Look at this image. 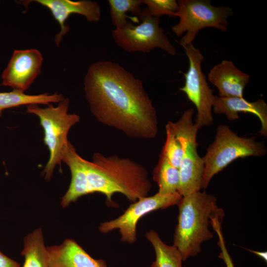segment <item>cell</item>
Masks as SVG:
<instances>
[{
	"label": "cell",
	"instance_id": "obj_1",
	"mask_svg": "<svg viewBox=\"0 0 267 267\" xmlns=\"http://www.w3.org/2000/svg\"><path fill=\"white\" fill-rule=\"evenodd\" d=\"M84 90L90 111L99 122L133 138L150 139L157 135L156 111L142 82L119 64H91Z\"/></svg>",
	"mask_w": 267,
	"mask_h": 267
},
{
	"label": "cell",
	"instance_id": "obj_2",
	"mask_svg": "<svg viewBox=\"0 0 267 267\" xmlns=\"http://www.w3.org/2000/svg\"><path fill=\"white\" fill-rule=\"evenodd\" d=\"M64 163L71 174L65 193L66 198L71 202H74L84 195L98 192L105 195L110 205H115L112 196L116 193L123 194L134 203L147 197L152 187L145 167L129 158L115 155L105 156L96 152L89 161L73 151L67 156Z\"/></svg>",
	"mask_w": 267,
	"mask_h": 267
},
{
	"label": "cell",
	"instance_id": "obj_3",
	"mask_svg": "<svg viewBox=\"0 0 267 267\" xmlns=\"http://www.w3.org/2000/svg\"><path fill=\"white\" fill-rule=\"evenodd\" d=\"M177 205L179 213L173 245L184 261L197 256L201 244L213 238L209 228L212 219L223 218L224 213L218 207L215 196L200 191L182 196Z\"/></svg>",
	"mask_w": 267,
	"mask_h": 267
},
{
	"label": "cell",
	"instance_id": "obj_4",
	"mask_svg": "<svg viewBox=\"0 0 267 267\" xmlns=\"http://www.w3.org/2000/svg\"><path fill=\"white\" fill-rule=\"evenodd\" d=\"M266 153L264 142L256 141L254 136H239L228 126L220 125L214 141L203 157L204 170L201 189H206L213 177L235 160L250 156L262 157Z\"/></svg>",
	"mask_w": 267,
	"mask_h": 267
},
{
	"label": "cell",
	"instance_id": "obj_5",
	"mask_svg": "<svg viewBox=\"0 0 267 267\" xmlns=\"http://www.w3.org/2000/svg\"><path fill=\"white\" fill-rule=\"evenodd\" d=\"M69 103V99L64 98L56 107L51 104L45 108L36 104L27 106V112L39 117L44 130V142L49 153L43 171L47 180H50L56 166L61 165L64 152L70 142L67 138L70 130L80 121L78 115L68 113Z\"/></svg>",
	"mask_w": 267,
	"mask_h": 267
},
{
	"label": "cell",
	"instance_id": "obj_6",
	"mask_svg": "<svg viewBox=\"0 0 267 267\" xmlns=\"http://www.w3.org/2000/svg\"><path fill=\"white\" fill-rule=\"evenodd\" d=\"M177 2L179 8L177 17L179 21L171 30L178 37L185 33L179 42L182 47L192 44L199 31L205 28L226 31L227 18L233 14L231 8L213 6L210 0H178Z\"/></svg>",
	"mask_w": 267,
	"mask_h": 267
},
{
	"label": "cell",
	"instance_id": "obj_7",
	"mask_svg": "<svg viewBox=\"0 0 267 267\" xmlns=\"http://www.w3.org/2000/svg\"><path fill=\"white\" fill-rule=\"evenodd\" d=\"M193 112V108L188 109L178 121L168 122L182 149L178 191L181 196L200 191L204 170L203 158L197 152L196 138L199 129L192 121Z\"/></svg>",
	"mask_w": 267,
	"mask_h": 267
},
{
	"label": "cell",
	"instance_id": "obj_8",
	"mask_svg": "<svg viewBox=\"0 0 267 267\" xmlns=\"http://www.w3.org/2000/svg\"><path fill=\"white\" fill-rule=\"evenodd\" d=\"M141 22L136 25L129 21L122 27L111 32L115 43L129 52H149L159 48L169 54H176V50L159 25V18L151 16L146 7L138 16Z\"/></svg>",
	"mask_w": 267,
	"mask_h": 267
},
{
	"label": "cell",
	"instance_id": "obj_9",
	"mask_svg": "<svg viewBox=\"0 0 267 267\" xmlns=\"http://www.w3.org/2000/svg\"><path fill=\"white\" fill-rule=\"evenodd\" d=\"M189 60L187 71L183 74L184 86L179 88L195 106L197 114L195 125L198 129L213 124V105L215 95L202 71L204 56L192 44L183 47Z\"/></svg>",
	"mask_w": 267,
	"mask_h": 267
},
{
	"label": "cell",
	"instance_id": "obj_10",
	"mask_svg": "<svg viewBox=\"0 0 267 267\" xmlns=\"http://www.w3.org/2000/svg\"><path fill=\"white\" fill-rule=\"evenodd\" d=\"M181 197L177 192L170 194L157 192L153 196L141 198L116 219L101 223L99 230L101 233H107L118 229L121 241L133 244L136 241V225L140 219L152 211L177 205Z\"/></svg>",
	"mask_w": 267,
	"mask_h": 267
},
{
	"label": "cell",
	"instance_id": "obj_11",
	"mask_svg": "<svg viewBox=\"0 0 267 267\" xmlns=\"http://www.w3.org/2000/svg\"><path fill=\"white\" fill-rule=\"evenodd\" d=\"M43 57L36 49H16L1 75V85L24 92L41 74Z\"/></svg>",
	"mask_w": 267,
	"mask_h": 267
},
{
	"label": "cell",
	"instance_id": "obj_12",
	"mask_svg": "<svg viewBox=\"0 0 267 267\" xmlns=\"http://www.w3.org/2000/svg\"><path fill=\"white\" fill-rule=\"evenodd\" d=\"M46 7L58 23L60 31L55 35L54 42L57 46L61 43L63 37L69 31L70 27L66 23L69 16L78 14L85 17L89 22H98L101 18L100 8L96 1L89 0L73 1L71 0H32Z\"/></svg>",
	"mask_w": 267,
	"mask_h": 267
},
{
	"label": "cell",
	"instance_id": "obj_13",
	"mask_svg": "<svg viewBox=\"0 0 267 267\" xmlns=\"http://www.w3.org/2000/svg\"><path fill=\"white\" fill-rule=\"evenodd\" d=\"M49 267H107L102 259H94L75 240L67 238L60 245L47 247Z\"/></svg>",
	"mask_w": 267,
	"mask_h": 267
},
{
	"label": "cell",
	"instance_id": "obj_14",
	"mask_svg": "<svg viewBox=\"0 0 267 267\" xmlns=\"http://www.w3.org/2000/svg\"><path fill=\"white\" fill-rule=\"evenodd\" d=\"M209 81L218 89L219 96L243 97L250 76L239 70L230 61L222 60L208 75Z\"/></svg>",
	"mask_w": 267,
	"mask_h": 267
},
{
	"label": "cell",
	"instance_id": "obj_15",
	"mask_svg": "<svg viewBox=\"0 0 267 267\" xmlns=\"http://www.w3.org/2000/svg\"><path fill=\"white\" fill-rule=\"evenodd\" d=\"M213 111L215 114H224L229 121L239 119L238 114L248 113L256 115L260 120L261 128L259 133L267 136V104L262 99L250 102L243 97H225L215 95Z\"/></svg>",
	"mask_w": 267,
	"mask_h": 267
},
{
	"label": "cell",
	"instance_id": "obj_16",
	"mask_svg": "<svg viewBox=\"0 0 267 267\" xmlns=\"http://www.w3.org/2000/svg\"><path fill=\"white\" fill-rule=\"evenodd\" d=\"M21 254L24 257L23 267H49L48 251L41 228L24 237V248Z\"/></svg>",
	"mask_w": 267,
	"mask_h": 267
},
{
	"label": "cell",
	"instance_id": "obj_17",
	"mask_svg": "<svg viewBox=\"0 0 267 267\" xmlns=\"http://www.w3.org/2000/svg\"><path fill=\"white\" fill-rule=\"evenodd\" d=\"M64 98L62 94L57 92L51 94L44 93L31 95L13 89L9 92H0V112L8 108L23 105L28 106L32 104L48 105L51 103H59Z\"/></svg>",
	"mask_w": 267,
	"mask_h": 267
},
{
	"label": "cell",
	"instance_id": "obj_18",
	"mask_svg": "<svg viewBox=\"0 0 267 267\" xmlns=\"http://www.w3.org/2000/svg\"><path fill=\"white\" fill-rule=\"evenodd\" d=\"M145 237L154 247L156 254L151 267H182V256L175 246L165 243L152 229L145 234Z\"/></svg>",
	"mask_w": 267,
	"mask_h": 267
},
{
	"label": "cell",
	"instance_id": "obj_19",
	"mask_svg": "<svg viewBox=\"0 0 267 267\" xmlns=\"http://www.w3.org/2000/svg\"><path fill=\"white\" fill-rule=\"evenodd\" d=\"M152 178L158 185V193L170 194L178 192L180 183L179 169L172 165L161 154L153 171Z\"/></svg>",
	"mask_w": 267,
	"mask_h": 267
},
{
	"label": "cell",
	"instance_id": "obj_20",
	"mask_svg": "<svg viewBox=\"0 0 267 267\" xmlns=\"http://www.w3.org/2000/svg\"><path fill=\"white\" fill-rule=\"evenodd\" d=\"M112 23L115 28L123 27L129 21L138 24L142 0H108Z\"/></svg>",
	"mask_w": 267,
	"mask_h": 267
},
{
	"label": "cell",
	"instance_id": "obj_21",
	"mask_svg": "<svg viewBox=\"0 0 267 267\" xmlns=\"http://www.w3.org/2000/svg\"><path fill=\"white\" fill-rule=\"evenodd\" d=\"M166 138L163 147L162 154L174 167L179 168L182 155L180 142L175 134L169 122L165 127Z\"/></svg>",
	"mask_w": 267,
	"mask_h": 267
},
{
	"label": "cell",
	"instance_id": "obj_22",
	"mask_svg": "<svg viewBox=\"0 0 267 267\" xmlns=\"http://www.w3.org/2000/svg\"><path fill=\"white\" fill-rule=\"evenodd\" d=\"M142 3L147 5L149 14L157 18L164 15L176 17L179 8L176 0H142Z\"/></svg>",
	"mask_w": 267,
	"mask_h": 267
},
{
	"label": "cell",
	"instance_id": "obj_23",
	"mask_svg": "<svg viewBox=\"0 0 267 267\" xmlns=\"http://www.w3.org/2000/svg\"><path fill=\"white\" fill-rule=\"evenodd\" d=\"M221 222V221L216 219L213 220L211 224L214 230L217 233L219 238L218 245L221 249L219 257L223 261L226 267H234L232 260L226 248L225 241L222 231Z\"/></svg>",
	"mask_w": 267,
	"mask_h": 267
},
{
	"label": "cell",
	"instance_id": "obj_24",
	"mask_svg": "<svg viewBox=\"0 0 267 267\" xmlns=\"http://www.w3.org/2000/svg\"><path fill=\"white\" fill-rule=\"evenodd\" d=\"M0 267H20V264L0 251Z\"/></svg>",
	"mask_w": 267,
	"mask_h": 267
},
{
	"label": "cell",
	"instance_id": "obj_25",
	"mask_svg": "<svg viewBox=\"0 0 267 267\" xmlns=\"http://www.w3.org/2000/svg\"><path fill=\"white\" fill-rule=\"evenodd\" d=\"M246 250H248V251L251 252L254 254L258 256L262 259H263L264 260H265L266 262L267 261V252H261V251H253L252 250L248 249L247 248H244Z\"/></svg>",
	"mask_w": 267,
	"mask_h": 267
}]
</instances>
